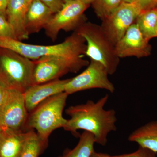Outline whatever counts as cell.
I'll return each instance as SVG.
<instances>
[{
    "instance_id": "obj_3",
    "label": "cell",
    "mask_w": 157,
    "mask_h": 157,
    "mask_svg": "<svg viewBox=\"0 0 157 157\" xmlns=\"http://www.w3.org/2000/svg\"><path fill=\"white\" fill-rule=\"evenodd\" d=\"M69 95L63 92L42 101L29 113L25 131L35 129L41 140L48 143L51 133L64 128L67 123L68 120L63 117V113Z\"/></svg>"
},
{
    "instance_id": "obj_26",
    "label": "cell",
    "mask_w": 157,
    "mask_h": 157,
    "mask_svg": "<svg viewBox=\"0 0 157 157\" xmlns=\"http://www.w3.org/2000/svg\"><path fill=\"white\" fill-rule=\"evenodd\" d=\"M7 89L4 86L0 83V107L2 106L4 99H5Z\"/></svg>"
},
{
    "instance_id": "obj_23",
    "label": "cell",
    "mask_w": 157,
    "mask_h": 157,
    "mask_svg": "<svg viewBox=\"0 0 157 157\" xmlns=\"http://www.w3.org/2000/svg\"><path fill=\"white\" fill-rule=\"evenodd\" d=\"M48 7L54 13H57L63 7L65 3L63 0H40Z\"/></svg>"
},
{
    "instance_id": "obj_1",
    "label": "cell",
    "mask_w": 157,
    "mask_h": 157,
    "mask_svg": "<svg viewBox=\"0 0 157 157\" xmlns=\"http://www.w3.org/2000/svg\"><path fill=\"white\" fill-rule=\"evenodd\" d=\"M109 98L107 94L97 102L89 100L85 104L68 107L66 112L70 118L64 129L77 137L80 136L78 130L89 132L94 135L95 143L105 146L109 133L117 129L116 112L113 109H104Z\"/></svg>"
},
{
    "instance_id": "obj_17",
    "label": "cell",
    "mask_w": 157,
    "mask_h": 157,
    "mask_svg": "<svg viewBox=\"0 0 157 157\" xmlns=\"http://www.w3.org/2000/svg\"><path fill=\"white\" fill-rule=\"evenodd\" d=\"M135 22L147 40L157 37V8L142 11Z\"/></svg>"
},
{
    "instance_id": "obj_32",
    "label": "cell",
    "mask_w": 157,
    "mask_h": 157,
    "mask_svg": "<svg viewBox=\"0 0 157 157\" xmlns=\"http://www.w3.org/2000/svg\"><path fill=\"white\" fill-rule=\"evenodd\" d=\"M27 1L28 2H29L30 3L31 2H32V1H33V0H27Z\"/></svg>"
},
{
    "instance_id": "obj_13",
    "label": "cell",
    "mask_w": 157,
    "mask_h": 157,
    "mask_svg": "<svg viewBox=\"0 0 157 157\" xmlns=\"http://www.w3.org/2000/svg\"><path fill=\"white\" fill-rule=\"evenodd\" d=\"M30 3L27 0H9L7 6L6 18L14 31L16 39L19 41L29 38L25 21L26 14Z\"/></svg>"
},
{
    "instance_id": "obj_8",
    "label": "cell",
    "mask_w": 157,
    "mask_h": 157,
    "mask_svg": "<svg viewBox=\"0 0 157 157\" xmlns=\"http://www.w3.org/2000/svg\"><path fill=\"white\" fill-rule=\"evenodd\" d=\"M29 113L26 107L23 93L7 89L0 107V127L4 131H25Z\"/></svg>"
},
{
    "instance_id": "obj_9",
    "label": "cell",
    "mask_w": 157,
    "mask_h": 157,
    "mask_svg": "<svg viewBox=\"0 0 157 157\" xmlns=\"http://www.w3.org/2000/svg\"><path fill=\"white\" fill-rule=\"evenodd\" d=\"M108 75L104 65L90 59L84 71L76 77L70 78L65 85V92L70 95L87 90L101 89L113 93L115 86L109 80Z\"/></svg>"
},
{
    "instance_id": "obj_11",
    "label": "cell",
    "mask_w": 157,
    "mask_h": 157,
    "mask_svg": "<svg viewBox=\"0 0 157 157\" xmlns=\"http://www.w3.org/2000/svg\"><path fill=\"white\" fill-rule=\"evenodd\" d=\"M149 42L135 22L115 45L116 54L120 59L129 57L141 58L149 56L151 47Z\"/></svg>"
},
{
    "instance_id": "obj_30",
    "label": "cell",
    "mask_w": 157,
    "mask_h": 157,
    "mask_svg": "<svg viewBox=\"0 0 157 157\" xmlns=\"http://www.w3.org/2000/svg\"><path fill=\"white\" fill-rule=\"evenodd\" d=\"M4 132V130H3V129L1 128V127H0V136L2 135V133H3V132Z\"/></svg>"
},
{
    "instance_id": "obj_16",
    "label": "cell",
    "mask_w": 157,
    "mask_h": 157,
    "mask_svg": "<svg viewBox=\"0 0 157 157\" xmlns=\"http://www.w3.org/2000/svg\"><path fill=\"white\" fill-rule=\"evenodd\" d=\"M128 140L157 153V121L149 122L129 135Z\"/></svg>"
},
{
    "instance_id": "obj_15",
    "label": "cell",
    "mask_w": 157,
    "mask_h": 157,
    "mask_svg": "<svg viewBox=\"0 0 157 157\" xmlns=\"http://www.w3.org/2000/svg\"><path fill=\"white\" fill-rule=\"evenodd\" d=\"M29 131H4L0 136V157H19L28 137Z\"/></svg>"
},
{
    "instance_id": "obj_12",
    "label": "cell",
    "mask_w": 157,
    "mask_h": 157,
    "mask_svg": "<svg viewBox=\"0 0 157 157\" xmlns=\"http://www.w3.org/2000/svg\"><path fill=\"white\" fill-rule=\"evenodd\" d=\"M69 79H56L46 83L33 85L29 87L23 93L26 107L29 113L47 98L65 92V85Z\"/></svg>"
},
{
    "instance_id": "obj_18",
    "label": "cell",
    "mask_w": 157,
    "mask_h": 157,
    "mask_svg": "<svg viewBox=\"0 0 157 157\" xmlns=\"http://www.w3.org/2000/svg\"><path fill=\"white\" fill-rule=\"evenodd\" d=\"M79 140L74 148L66 149L61 155L58 157H90L95 151L94 137L92 133L84 131L79 136Z\"/></svg>"
},
{
    "instance_id": "obj_24",
    "label": "cell",
    "mask_w": 157,
    "mask_h": 157,
    "mask_svg": "<svg viewBox=\"0 0 157 157\" xmlns=\"http://www.w3.org/2000/svg\"><path fill=\"white\" fill-rule=\"evenodd\" d=\"M136 2L142 11L157 8V0H137Z\"/></svg>"
},
{
    "instance_id": "obj_10",
    "label": "cell",
    "mask_w": 157,
    "mask_h": 157,
    "mask_svg": "<svg viewBox=\"0 0 157 157\" xmlns=\"http://www.w3.org/2000/svg\"><path fill=\"white\" fill-rule=\"evenodd\" d=\"M141 12L137 3L122 2L113 14L102 21L101 28L114 46L135 22Z\"/></svg>"
},
{
    "instance_id": "obj_20",
    "label": "cell",
    "mask_w": 157,
    "mask_h": 157,
    "mask_svg": "<svg viewBox=\"0 0 157 157\" xmlns=\"http://www.w3.org/2000/svg\"><path fill=\"white\" fill-rule=\"evenodd\" d=\"M122 3V0H95L92 4L97 17L102 21L113 14Z\"/></svg>"
},
{
    "instance_id": "obj_29",
    "label": "cell",
    "mask_w": 157,
    "mask_h": 157,
    "mask_svg": "<svg viewBox=\"0 0 157 157\" xmlns=\"http://www.w3.org/2000/svg\"><path fill=\"white\" fill-rule=\"evenodd\" d=\"M137 0H122V2L125 3H135L136 2Z\"/></svg>"
},
{
    "instance_id": "obj_6",
    "label": "cell",
    "mask_w": 157,
    "mask_h": 157,
    "mask_svg": "<svg viewBox=\"0 0 157 157\" xmlns=\"http://www.w3.org/2000/svg\"><path fill=\"white\" fill-rule=\"evenodd\" d=\"M34 61L33 85L59 79L69 73H77L90 63L85 59L76 60L57 56H42Z\"/></svg>"
},
{
    "instance_id": "obj_28",
    "label": "cell",
    "mask_w": 157,
    "mask_h": 157,
    "mask_svg": "<svg viewBox=\"0 0 157 157\" xmlns=\"http://www.w3.org/2000/svg\"><path fill=\"white\" fill-rule=\"evenodd\" d=\"M82 2H83V3H85V4H87V5H90V4H92L95 0H80Z\"/></svg>"
},
{
    "instance_id": "obj_5",
    "label": "cell",
    "mask_w": 157,
    "mask_h": 157,
    "mask_svg": "<svg viewBox=\"0 0 157 157\" xmlns=\"http://www.w3.org/2000/svg\"><path fill=\"white\" fill-rule=\"evenodd\" d=\"M74 31L85 40V55L104 65L109 75L115 73L120 58L116 54L115 46L106 36L101 26L86 21Z\"/></svg>"
},
{
    "instance_id": "obj_21",
    "label": "cell",
    "mask_w": 157,
    "mask_h": 157,
    "mask_svg": "<svg viewBox=\"0 0 157 157\" xmlns=\"http://www.w3.org/2000/svg\"><path fill=\"white\" fill-rule=\"evenodd\" d=\"M0 37L16 39L14 31L6 16L0 13Z\"/></svg>"
},
{
    "instance_id": "obj_4",
    "label": "cell",
    "mask_w": 157,
    "mask_h": 157,
    "mask_svg": "<svg viewBox=\"0 0 157 157\" xmlns=\"http://www.w3.org/2000/svg\"><path fill=\"white\" fill-rule=\"evenodd\" d=\"M35 63L11 49L0 47V83L25 92L33 85Z\"/></svg>"
},
{
    "instance_id": "obj_27",
    "label": "cell",
    "mask_w": 157,
    "mask_h": 157,
    "mask_svg": "<svg viewBox=\"0 0 157 157\" xmlns=\"http://www.w3.org/2000/svg\"><path fill=\"white\" fill-rule=\"evenodd\" d=\"M90 157H112V156L109 155V154L97 152L95 151L93 152Z\"/></svg>"
},
{
    "instance_id": "obj_22",
    "label": "cell",
    "mask_w": 157,
    "mask_h": 157,
    "mask_svg": "<svg viewBox=\"0 0 157 157\" xmlns=\"http://www.w3.org/2000/svg\"><path fill=\"white\" fill-rule=\"evenodd\" d=\"M112 157H156V153L148 149L139 146L138 149L134 152L112 156Z\"/></svg>"
},
{
    "instance_id": "obj_25",
    "label": "cell",
    "mask_w": 157,
    "mask_h": 157,
    "mask_svg": "<svg viewBox=\"0 0 157 157\" xmlns=\"http://www.w3.org/2000/svg\"><path fill=\"white\" fill-rule=\"evenodd\" d=\"M9 2V0H0V13L5 16Z\"/></svg>"
},
{
    "instance_id": "obj_14",
    "label": "cell",
    "mask_w": 157,
    "mask_h": 157,
    "mask_svg": "<svg viewBox=\"0 0 157 157\" xmlns=\"http://www.w3.org/2000/svg\"><path fill=\"white\" fill-rule=\"evenodd\" d=\"M54 14L40 0H33L25 16V28L29 35L39 33L44 29Z\"/></svg>"
},
{
    "instance_id": "obj_33",
    "label": "cell",
    "mask_w": 157,
    "mask_h": 157,
    "mask_svg": "<svg viewBox=\"0 0 157 157\" xmlns=\"http://www.w3.org/2000/svg\"><path fill=\"white\" fill-rule=\"evenodd\" d=\"M156 30H157V24Z\"/></svg>"
},
{
    "instance_id": "obj_2",
    "label": "cell",
    "mask_w": 157,
    "mask_h": 157,
    "mask_svg": "<svg viewBox=\"0 0 157 157\" xmlns=\"http://www.w3.org/2000/svg\"><path fill=\"white\" fill-rule=\"evenodd\" d=\"M0 47L16 52L32 60L48 56H57L76 60L84 59L86 44L85 40L76 32L65 41L55 45H32L17 39L0 37Z\"/></svg>"
},
{
    "instance_id": "obj_19",
    "label": "cell",
    "mask_w": 157,
    "mask_h": 157,
    "mask_svg": "<svg viewBox=\"0 0 157 157\" xmlns=\"http://www.w3.org/2000/svg\"><path fill=\"white\" fill-rule=\"evenodd\" d=\"M29 133L25 145L19 157H39L47 147L48 143L44 142L33 130Z\"/></svg>"
},
{
    "instance_id": "obj_7",
    "label": "cell",
    "mask_w": 157,
    "mask_h": 157,
    "mask_svg": "<svg viewBox=\"0 0 157 157\" xmlns=\"http://www.w3.org/2000/svg\"><path fill=\"white\" fill-rule=\"evenodd\" d=\"M89 6L80 0L65 3L61 10L54 14L44 28L46 36L54 41L61 30L66 32L76 30L86 22L84 12Z\"/></svg>"
},
{
    "instance_id": "obj_31",
    "label": "cell",
    "mask_w": 157,
    "mask_h": 157,
    "mask_svg": "<svg viewBox=\"0 0 157 157\" xmlns=\"http://www.w3.org/2000/svg\"><path fill=\"white\" fill-rule=\"evenodd\" d=\"M71 1H72V0H63L64 3L68 2H70Z\"/></svg>"
}]
</instances>
